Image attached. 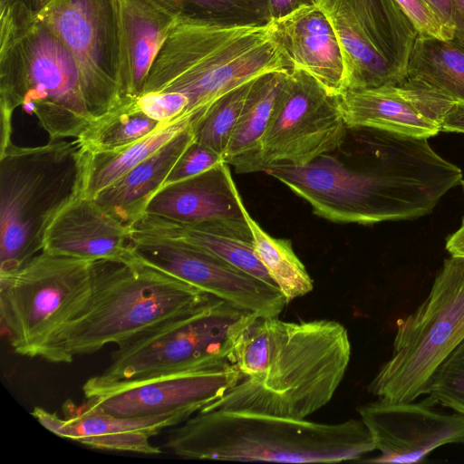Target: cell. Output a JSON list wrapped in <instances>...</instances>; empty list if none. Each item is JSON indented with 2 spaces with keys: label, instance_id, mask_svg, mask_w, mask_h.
Returning a JSON list of instances; mask_svg holds the SVG:
<instances>
[{
  "label": "cell",
  "instance_id": "cell-37",
  "mask_svg": "<svg viewBox=\"0 0 464 464\" xmlns=\"http://www.w3.org/2000/svg\"><path fill=\"white\" fill-rule=\"evenodd\" d=\"M440 131L464 133V102L454 103L440 122Z\"/></svg>",
  "mask_w": 464,
  "mask_h": 464
},
{
  "label": "cell",
  "instance_id": "cell-20",
  "mask_svg": "<svg viewBox=\"0 0 464 464\" xmlns=\"http://www.w3.org/2000/svg\"><path fill=\"white\" fill-rule=\"evenodd\" d=\"M246 210L228 164L221 162L161 188L148 203L145 214L195 224L246 221Z\"/></svg>",
  "mask_w": 464,
  "mask_h": 464
},
{
  "label": "cell",
  "instance_id": "cell-8",
  "mask_svg": "<svg viewBox=\"0 0 464 464\" xmlns=\"http://www.w3.org/2000/svg\"><path fill=\"white\" fill-rule=\"evenodd\" d=\"M256 316L212 296L193 312L118 345L109 367L83 384L84 396L120 382L232 362L236 340Z\"/></svg>",
  "mask_w": 464,
  "mask_h": 464
},
{
  "label": "cell",
  "instance_id": "cell-13",
  "mask_svg": "<svg viewBox=\"0 0 464 464\" xmlns=\"http://www.w3.org/2000/svg\"><path fill=\"white\" fill-rule=\"evenodd\" d=\"M347 128L339 94L308 72L292 69L252 172L279 163L306 165L340 147Z\"/></svg>",
  "mask_w": 464,
  "mask_h": 464
},
{
  "label": "cell",
  "instance_id": "cell-36",
  "mask_svg": "<svg viewBox=\"0 0 464 464\" xmlns=\"http://www.w3.org/2000/svg\"><path fill=\"white\" fill-rule=\"evenodd\" d=\"M316 5L318 0H268L272 22L282 19L300 8Z\"/></svg>",
  "mask_w": 464,
  "mask_h": 464
},
{
  "label": "cell",
  "instance_id": "cell-15",
  "mask_svg": "<svg viewBox=\"0 0 464 464\" xmlns=\"http://www.w3.org/2000/svg\"><path fill=\"white\" fill-rule=\"evenodd\" d=\"M242 376L223 361L144 380L108 386L89 398L92 406L121 418L185 412L193 416L221 398Z\"/></svg>",
  "mask_w": 464,
  "mask_h": 464
},
{
  "label": "cell",
  "instance_id": "cell-1",
  "mask_svg": "<svg viewBox=\"0 0 464 464\" xmlns=\"http://www.w3.org/2000/svg\"><path fill=\"white\" fill-rule=\"evenodd\" d=\"M333 222L373 224L414 219L432 212L462 179V171L426 138L380 130L369 160L350 168L326 155L303 165L265 170Z\"/></svg>",
  "mask_w": 464,
  "mask_h": 464
},
{
  "label": "cell",
  "instance_id": "cell-24",
  "mask_svg": "<svg viewBox=\"0 0 464 464\" xmlns=\"http://www.w3.org/2000/svg\"><path fill=\"white\" fill-rule=\"evenodd\" d=\"M339 96L348 128H372L426 139L440 131V125L421 114L397 86L348 89Z\"/></svg>",
  "mask_w": 464,
  "mask_h": 464
},
{
  "label": "cell",
  "instance_id": "cell-11",
  "mask_svg": "<svg viewBox=\"0 0 464 464\" xmlns=\"http://www.w3.org/2000/svg\"><path fill=\"white\" fill-rule=\"evenodd\" d=\"M339 40L345 90L397 86L419 33L395 0H318Z\"/></svg>",
  "mask_w": 464,
  "mask_h": 464
},
{
  "label": "cell",
  "instance_id": "cell-34",
  "mask_svg": "<svg viewBox=\"0 0 464 464\" xmlns=\"http://www.w3.org/2000/svg\"><path fill=\"white\" fill-rule=\"evenodd\" d=\"M54 0H0V34L24 27Z\"/></svg>",
  "mask_w": 464,
  "mask_h": 464
},
{
  "label": "cell",
  "instance_id": "cell-40",
  "mask_svg": "<svg viewBox=\"0 0 464 464\" xmlns=\"http://www.w3.org/2000/svg\"><path fill=\"white\" fill-rule=\"evenodd\" d=\"M455 22L454 38L464 44V0H452Z\"/></svg>",
  "mask_w": 464,
  "mask_h": 464
},
{
  "label": "cell",
  "instance_id": "cell-33",
  "mask_svg": "<svg viewBox=\"0 0 464 464\" xmlns=\"http://www.w3.org/2000/svg\"><path fill=\"white\" fill-rule=\"evenodd\" d=\"M136 104L150 118L166 122L187 114L188 101L176 92H148L139 96Z\"/></svg>",
  "mask_w": 464,
  "mask_h": 464
},
{
  "label": "cell",
  "instance_id": "cell-2",
  "mask_svg": "<svg viewBox=\"0 0 464 464\" xmlns=\"http://www.w3.org/2000/svg\"><path fill=\"white\" fill-rule=\"evenodd\" d=\"M347 329L334 320L256 316L236 340L241 380L201 411L223 409L305 419L325 406L351 360Z\"/></svg>",
  "mask_w": 464,
  "mask_h": 464
},
{
  "label": "cell",
  "instance_id": "cell-38",
  "mask_svg": "<svg viewBox=\"0 0 464 464\" xmlns=\"http://www.w3.org/2000/svg\"><path fill=\"white\" fill-rule=\"evenodd\" d=\"M446 30L454 37L455 22L452 0H427Z\"/></svg>",
  "mask_w": 464,
  "mask_h": 464
},
{
  "label": "cell",
  "instance_id": "cell-19",
  "mask_svg": "<svg viewBox=\"0 0 464 464\" xmlns=\"http://www.w3.org/2000/svg\"><path fill=\"white\" fill-rule=\"evenodd\" d=\"M272 36L292 64L340 94L345 88L342 48L333 25L319 5L305 6L273 21Z\"/></svg>",
  "mask_w": 464,
  "mask_h": 464
},
{
  "label": "cell",
  "instance_id": "cell-39",
  "mask_svg": "<svg viewBox=\"0 0 464 464\" xmlns=\"http://www.w3.org/2000/svg\"><path fill=\"white\" fill-rule=\"evenodd\" d=\"M446 249L453 256L464 257V218L460 227L447 239Z\"/></svg>",
  "mask_w": 464,
  "mask_h": 464
},
{
  "label": "cell",
  "instance_id": "cell-21",
  "mask_svg": "<svg viewBox=\"0 0 464 464\" xmlns=\"http://www.w3.org/2000/svg\"><path fill=\"white\" fill-rule=\"evenodd\" d=\"M63 423L57 436L91 448L141 454H159L150 439L168 427L191 417L188 413L121 418L101 411L88 401L76 404L67 400L62 407Z\"/></svg>",
  "mask_w": 464,
  "mask_h": 464
},
{
  "label": "cell",
  "instance_id": "cell-14",
  "mask_svg": "<svg viewBox=\"0 0 464 464\" xmlns=\"http://www.w3.org/2000/svg\"><path fill=\"white\" fill-rule=\"evenodd\" d=\"M145 263L259 317H276L289 303L279 288L183 240L131 233Z\"/></svg>",
  "mask_w": 464,
  "mask_h": 464
},
{
  "label": "cell",
  "instance_id": "cell-17",
  "mask_svg": "<svg viewBox=\"0 0 464 464\" xmlns=\"http://www.w3.org/2000/svg\"><path fill=\"white\" fill-rule=\"evenodd\" d=\"M401 94L424 116L440 125L450 108L464 102V44L418 35Z\"/></svg>",
  "mask_w": 464,
  "mask_h": 464
},
{
  "label": "cell",
  "instance_id": "cell-16",
  "mask_svg": "<svg viewBox=\"0 0 464 464\" xmlns=\"http://www.w3.org/2000/svg\"><path fill=\"white\" fill-rule=\"evenodd\" d=\"M421 401L392 402L382 399L358 408L375 450L371 463H419L447 444H464V415L445 414Z\"/></svg>",
  "mask_w": 464,
  "mask_h": 464
},
{
  "label": "cell",
  "instance_id": "cell-29",
  "mask_svg": "<svg viewBox=\"0 0 464 464\" xmlns=\"http://www.w3.org/2000/svg\"><path fill=\"white\" fill-rule=\"evenodd\" d=\"M162 123L147 116L135 101L94 121L76 140L83 151H111L144 138Z\"/></svg>",
  "mask_w": 464,
  "mask_h": 464
},
{
  "label": "cell",
  "instance_id": "cell-28",
  "mask_svg": "<svg viewBox=\"0 0 464 464\" xmlns=\"http://www.w3.org/2000/svg\"><path fill=\"white\" fill-rule=\"evenodd\" d=\"M251 228L256 253L274 284L288 302L314 289V282L305 266L294 252L289 239L275 238L245 212Z\"/></svg>",
  "mask_w": 464,
  "mask_h": 464
},
{
  "label": "cell",
  "instance_id": "cell-35",
  "mask_svg": "<svg viewBox=\"0 0 464 464\" xmlns=\"http://www.w3.org/2000/svg\"><path fill=\"white\" fill-rule=\"evenodd\" d=\"M417 29L419 35L443 40L454 37L442 25L427 0H395Z\"/></svg>",
  "mask_w": 464,
  "mask_h": 464
},
{
  "label": "cell",
  "instance_id": "cell-5",
  "mask_svg": "<svg viewBox=\"0 0 464 464\" xmlns=\"http://www.w3.org/2000/svg\"><path fill=\"white\" fill-rule=\"evenodd\" d=\"M292 69L272 36L271 25L220 28L177 19L141 94H182L188 101L187 113H198L260 74Z\"/></svg>",
  "mask_w": 464,
  "mask_h": 464
},
{
  "label": "cell",
  "instance_id": "cell-32",
  "mask_svg": "<svg viewBox=\"0 0 464 464\" xmlns=\"http://www.w3.org/2000/svg\"><path fill=\"white\" fill-rule=\"evenodd\" d=\"M224 162L221 155L195 140L185 150L161 188L200 174Z\"/></svg>",
  "mask_w": 464,
  "mask_h": 464
},
{
  "label": "cell",
  "instance_id": "cell-18",
  "mask_svg": "<svg viewBox=\"0 0 464 464\" xmlns=\"http://www.w3.org/2000/svg\"><path fill=\"white\" fill-rule=\"evenodd\" d=\"M130 228L79 195L46 229L43 251L89 260L125 261L134 256Z\"/></svg>",
  "mask_w": 464,
  "mask_h": 464
},
{
  "label": "cell",
  "instance_id": "cell-27",
  "mask_svg": "<svg viewBox=\"0 0 464 464\" xmlns=\"http://www.w3.org/2000/svg\"><path fill=\"white\" fill-rule=\"evenodd\" d=\"M175 18L220 28L267 27L268 0H150Z\"/></svg>",
  "mask_w": 464,
  "mask_h": 464
},
{
  "label": "cell",
  "instance_id": "cell-23",
  "mask_svg": "<svg viewBox=\"0 0 464 464\" xmlns=\"http://www.w3.org/2000/svg\"><path fill=\"white\" fill-rule=\"evenodd\" d=\"M192 123L148 159L99 192L93 199L107 213L130 228L144 216L151 198L161 188L179 158L194 141Z\"/></svg>",
  "mask_w": 464,
  "mask_h": 464
},
{
  "label": "cell",
  "instance_id": "cell-7",
  "mask_svg": "<svg viewBox=\"0 0 464 464\" xmlns=\"http://www.w3.org/2000/svg\"><path fill=\"white\" fill-rule=\"evenodd\" d=\"M19 107L51 141L76 139L96 121L71 52L39 18L0 34V111Z\"/></svg>",
  "mask_w": 464,
  "mask_h": 464
},
{
  "label": "cell",
  "instance_id": "cell-3",
  "mask_svg": "<svg viewBox=\"0 0 464 464\" xmlns=\"http://www.w3.org/2000/svg\"><path fill=\"white\" fill-rule=\"evenodd\" d=\"M186 459L336 463L375 450L361 419L322 423L275 414L200 411L171 430L164 445Z\"/></svg>",
  "mask_w": 464,
  "mask_h": 464
},
{
  "label": "cell",
  "instance_id": "cell-25",
  "mask_svg": "<svg viewBox=\"0 0 464 464\" xmlns=\"http://www.w3.org/2000/svg\"><path fill=\"white\" fill-rule=\"evenodd\" d=\"M290 71H272L256 77L223 154L238 172H252L263 138L285 92Z\"/></svg>",
  "mask_w": 464,
  "mask_h": 464
},
{
  "label": "cell",
  "instance_id": "cell-10",
  "mask_svg": "<svg viewBox=\"0 0 464 464\" xmlns=\"http://www.w3.org/2000/svg\"><path fill=\"white\" fill-rule=\"evenodd\" d=\"M93 260L42 251L0 275V315L13 350L42 358L55 333L91 295Z\"/></svg>",
  "mask_w": 464,
  "mask_h": 464
},
{
  "label": "cell",
  "instance_id": "cell-22",
  "mask_svg": "<svg viewBox=\"0 0 464 464\" xmlns=\"http://www.w3.org/2000/svg\"><path fill=\"white\" fill-rule=\"evenodd\" d=\"M121 82L129 104L141 94L151 64L177 18L150 0H118Z\"/></svg>",
  "mask_w": 464,
  "mask_h": 464
},
{
  "label": "cell",
  "instance_id": "cell-41",
  "mask_svg": "<svg viewBox=\"0 0 464 464\" xmlns=\"http://www.w3.org/2000/svg\"><path fill=\"white\" fill-rule=\"evenodd\" d=\"M461 183H462V186H463V189H464V181H461Z\"/></svg>",
  "mask_w": 464,
  "mask_h": 464
},
{
  "label": "cell",
  "instance_id": "cell-4",
  "mask_svg": "<svg viewBox=\"0 0 464 464\" xmlns=\"http://www.w3.org/2000/svg\"><path fill=\"white\" fill-rule=\"evenodd\" d=\"M211 297L135 255L125 261L97 260L90 297L55 333L42 359L70 363L107 344L118 346L193 312Z\"/></svg>",
  "mask_w": 464,
  "mask_h": 464
},
{
  "label": "cell",
  "instance_id": "cell-31",
  "mask_svg": "<svg viewBox=\"0 0 464 464\" xmlns=\"http://www.w3.org/2000/svg\"><path fill=\"white\" fill-rule=\"evenodd\" d=\"M428 399L464 415V341L434 372Z\"/></svg>",
  "mask_w": 464,
  "mask_h": 464
},
{
  "label": "cell",
  "instance_id": "cell-12",
  "mask_svg": "<svg viewBox=\"0 0 464 464\" xmlns=\"http://www.w3.org/2000/svg\"><path fill=\"white\" fill-rule=\"evenodd\" d=\"M38 18L71 52L96 121L127 104L121 82L118 0H54Z\"/></svg>",
  "mask_w": 464,
  "mask_h": 464
},
{
  "label": "cell",
  "instance_id": "cell-6",
  "mask_svg": "<svg viewBox=\"0 0 464 464\" xmlns=\"http://www.w3.org/2000/svg\"><path fill=\"white\" fill-rule=\"evenodd\" d=\"M83 164L76 139L0 150V275L43 251L53 219L82 193Z\"/></svg>",
  "mask_w": 464,
  "mask_h": 464
},
{
  "label": "cell",
  "instance_id": "cell-26",
  "mask_svg": "<svg viewBox=\"0 0 464 464\" xmlns=\"http://www.w3.org/2000/svg\"><path fill=\"white\" fill-rule=\"evenodd\" d=\"M199 112L187 113L164 122L149 135L121 149L104 152L82 150L84 164L81 195L93 198L188 128Z\"/></svg>",
  "mask_w": 464,
  "mask_h": 464
},
{
  "label": "cell",
  "instance_id": "cell-30",
  "mask_svg": "<svg viewBox=\"0 0 464 464\" xmlns=\"http://www.w3.org/2000/svg\"><path fill=\"white\" fill-rule=\"evenodd\" d=\"M253 80L223 94L196 117L191 125L196 142L223 158Z\"/></svg>",
  "mask_w": 464,
  "mask_h": 464
},
{
  "label": "cell",
  "instance_id": "cell-9",
  "mask_svg": "<svg viewBox=\"0 0 464 464\" xmlns=\"http://www.w3.org/2000/svg\"><path fill=\"white\" fill-rule=\"evenodd\" d=\"M463 341L464 257L451 256L425 300L398 321L392 356L369 383V392L392 402L428 394L434 372Z\"/></svg>",
  "mask_w": 464,
  "mask_h": 464
}]
</instances>
